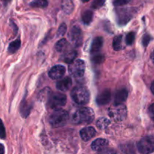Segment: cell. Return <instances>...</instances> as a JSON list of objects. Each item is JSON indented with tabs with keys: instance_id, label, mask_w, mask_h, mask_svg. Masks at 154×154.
I'll use <instances>...</instances> for the list:
<instances>
[{
	"instance_id": "cell-6",
	"label": "cell",
	"mask_w": 154,
	"mask_h": 154,
	"mask_svg": "<svg viewBox=\"0 0 154 154\" xmlns=\"http://www.w3.org/2000/svg\"><path fill=\"white\" fill-rule=\"evenodd\" d=\"M138 150L141 154H150L154 152V136L150 135L141 138L138 143Z\"/></svg>"
},
{
	"instance_id": "cell-7",
	"label": "cell",
	"mask_w": 154,
	"mask_h": 154,
	"mask_svg": "<svg viewBox=\"0 0 154 154\" xmlns=\"http://www.w3.org/2000/svg\"><path fill=\"white\" fill-rule=\"evenodd\" d=\"M69 71L75 78H81L85 72V63L81 60H76L70 63Z\"/></svg>"
},
{
	"instance_id": "cell-31",
	"label": "cell",
	"mask_w": 154,
	"mask_h": 154,
	"mask_svg": "<svg viewBox=\"0 0 154 154\" xmlns=\"http://www.w3.org/2000/svg\"><path fill=\"white\" fill-rule=\"evenodd\" d=\"M6 137V132H5V129L4 124H3L2 121L0 119V138L2 139H4Z\"/></svg>"
},
{
	"instance_id": "cell-37",
	"label": "cell",
	"mask_w": 154,
	"mask_h": 154,
	"mask_svg": "<svg viewBox=\"0 0 154 154\" xmlns=\"http://www.w3.org/2000/svg\"><path fill=\"white\" fill-rule=\"evenodd\" d=\"M151 91L153 93V94L154 95V81L152 83V85H151Z\"/></svg>"
},
{
	"instance_id": "cell-8",
	"label": "cell",
	"mask_w": 154,
	"mask_h": 154,
	"mask_svg": "<svg viewBox=\"0 0 154 154\" xmlns=\"http://www.w3.org/2000/svg\"><path fill=\"white\" fill-rule=\"evenodd\" d=\"M69 38L75 47L81 46L83 42V36L82 32L79 26H75L72 27L69 32Z\"/></svg>"
},
{
	"instance_id": "cell-5",
	"label": "cell",
	"mask_w": 154,
	"mask_h": 154,
	"mask_svg": "<svg viewBox=\"0 0 154 154\" xmlns=\"http://www.w3.org/2000/svg\"><path fill=\"white\" fill-rule=\"evenodd\" d=\"M127 110L123 105H114L108 109V116L116 122L123 121L126 118Z\"/></svg>"
},
{
	"instance_id": "cell-12",
	"label": "cell",
	"mask_w": 154,
	"mask_h": 154,
	"mask_svg": "<svg viewBox=\"0 0 154 154\" xmlns=\"http://www.w3.org/2000/svg\"><path fill=\"white\" fill-rule=\"evenodd\" d=\"M96 130H95L94 128L91 127V126L84 128V129H81V132H80L81 138H82L83 141H90L91 138H93V137L96 135Z\"/></svg>"
},
{
	"instance_id": "cell-1",
	"label": "cell",
	"mask_w": 154,
	"mask_h": 154,
	"mask_svg": "<svg viewBox=\"0 0 154 154\" xmlns=\"http://www.w3.org/2000/svg\"><path fill=\"white\" fill-rule=\"evenodd\" d=\"M95 118L93 109L90 108H82L77 110L73 115V122L77 124L91 123Z\"/></svg>"
},
{
	"instance_id": "cell-24",
	"label": "cell",
	"mask_w": 154,
	"mask_h": 154,
	"mask_svg": "<svg viewBox=\"0 0 154 154\" xmlns=\"http://www.w3.org/2000/svg\"><path fill=\"white\" fill-rule=\"evenodd\" d=\"M113 48L115 51H120L122 49V35H118L114 38L113 42Z\"/></svg>"
},
{
	"instance_id": "cell-15",
	"label": "cell",
	"mask_w": 154,
	"mask_h": 154,
	"mask_svg": "<svg viewBox=\"0 0 154 154\" xmlns=\"http://www.w3.org/2000/svg\"><path fill=\"white\" fill-rule=\"evenodd\" d=\"M108 141L104 138H98L95 140L91 144V147L93 150L96 151H101V150L105 149V147L108 146Z\"/></svg>"
},
{
	"instance_id": "cell-11",
	"label": "cell",
	"mask_w": 154,
	"mask_h": 154,
	"mask_svg": "<svg viewBox=\"0 0 154 154\" xmlns=\"http://www.w3.org/2000/svg\"><path fill=\"white\" fill-rule=\"evenodd\" d=\"M111 99V93L109 90H105L98 95L96 102L99 105H105L110 102Z\"/></svg>"
},
{
	"instance_id": "cell-33",
	"label": "cell",
	"mask_w": 154,
	"mask_h": 154,
	"mask_svg": "<svg viewBox=\"0 0 154 154\" xmlns=\"http://www.w3.org/2000/svg\"><path fill=\"white\" fill-rule=\"evenodd\" d=\"M150 40H151V37L150 36V35H144V37H143V39H142V43H143V45H144V47H147V45H148V44L150 43Z\"/></svg>"
},
{
	"instance_id": "cell-2",
	"label": "cell",
	"mask_w": 154,
	"mask_h": 154,
	"mask_svg": "<svg viewBox=\"0 0 154 154\" xmlns=\"http://www.w3.org/2000/svg\"><path fill=\"white\" fill-rule=\"evenodd\" d=\"M72 99L78 105H86L90 101V92L87 87L84 86H78L75 87L71 93Z\"/></svg>"
},
{
	"instance_id": "cell-17",
	"label": "cell",
	"mask_w": 154,
	"mask_h": 154,
	"mask_svg": "<svg viewBox=\"0 0 154 154\" xmlns=\"http://www.w3.org/2000/svg\"><path fill=\"white\" fill-rule=\"evenodd\" d=\"M102 45H103V38L102 37H96L92 44L91 50H90L91 54H96L99 52L102 48Z\"/></svg>"
},
{
	"instance_id": "cell-9",
	"label": "cell",
	"mask_w": 154,
	"mask_h": 154,
	"mask_svg": "<svg viewBox=\"0 0 154 154\" xmlns=\"http://www.w3.org/2000/svg\"><path fill=\"white\" fill-rule=\"evenodd\" d=\"M134 15V11L130 8L120 9L117 11V16L118 23L121 25L126 24Z\"/></svg>"
},
{
	"instance_id": "cell-30",
	"label": "cell",
	"mask_w": 154,
	"mask_h": 154,
	"mask_svg": "<svg viewBox=\"0 0 154 154\" xmlns=\"http://www.w3.org/2000/svg\"><path fill=\"white\" fill-rule=\"evenodd\" d=\"M66 29H67V26H66V23H62L60 26L59 27L58 31H57V35L59 36H63L66 33Z\"/></svg>"
},
{
	"instance_id": "cell-25",
	"label": "cell",
	"mask_w": 154,
	"mask_h": 154,
	"mask_svg": "<svg viewBox=\"0 0 154 154\" xmlns=\"http://www.w3.org/2000/svg\"><path fill=\"white\" fill-rule=\"evenodd\" d=\"M30 107L26 102H25V100H23V102H22V107H21V114L23 117H26L29 114L30 111Z\"/></svg>"
},
{
	"instance_id": "cell-34",
	"label": "cell",
	"mask_w": 154,
	"mask_h": 154,
	"mask_svg": "<svg viewBox=\"0 0 154 154\" xmlns=\"http://www.w3.org/2000/svg\"><path fill=\"white\" fill-rule=\"evenodd\" d=\"M99 154H118L115 150L111 149H104V150L99 151Z\"/></svg>"
},
{
	"instance_id": "cell-3",
	"label": "cell",
	"mask_w": 154,
	"mask_h": 154,
	"mask_svg": "<svg viewBox=\"0 0 154 154\" xmlns=\"http://www.w3.org/2000/svg\"><path fill=\"white\" fill-rule=\"evenodd\" d=\"M69 120V113L65 110H56L51 115L49 122L53 127H61L65 126Z\"/></svg>"
},
{
	"instance_id": "cell-36",
	"label": "cell",
	"mask_w": 154,
	"mask_h": 154,
	"mask_svg": "<svg viewBox=\"0 0 154 154\" xmlns=\"http://www.w3.org/2000/svg\"><path fill=\"white\" fill-rule=\"evenodd\" d=\"M0 154H5V147L2 144H0Z\"/></svg>"
},
{
	"instance_id": "cell-28",
	"label": "cell",
	"mask_w": 154,
	"mask_h": 154,
	"mask_svg": "<svg viewBox=\"0 0 154 154\" xmlns=\"http://www.w3.org/2000/svg\"><path fill=\"white\" fill-rule=\"evenodd\" d=\"M135 35L133 32H131L128 33L126 37V43L128 45H131L133 44L134 41H135Z\"/></svg>"
},
{
	"instance_id": "cell-16",
	"label": "cell",
	"mask_w": 154,
	"mask_h": 154,
	"mask_svg": "<svg viewBox=\"0 0 154 154\" xmlns=\"http://www.w3.org/2000/svg\"><path fill=\"white\" fill-rule=\"evenodd\" d=\"M128 97V91L126 89H122L117 92L114 96V105H121Z\"/></svg>"
},
{
	"instance_id": "cell-32",
	"label": "cell",
	"mask_w": 154,
	"mask_h": 154,
	"mask_svg": "<svg viewBox=\"0 0 154 154\" xmlns=\"http://www.w3.org/2000/svg\"><path fill=\"white\" fill-rule=\"evenodd\" d=\"M130 1L131 0H115V1H114V5L116 6V7L123 6L128 4Z\"/></svg>"
},
{
	"instance_id": "cell-20",
	"label": "cell",
	"mask_w": 154,
	"mask_h": 154,
	"mask_svg": "<svg viewBox=\"0 0 154 154\" xmlns=\"http://www.w3.org/2000/svg\"><path fill=\"white\" fill-rule=\"evenodd\" d=\"M82 21L84 22V24L86 25H88L90 24V23L92 22L93 20V13L92 11L90 10H87L82 14Z\"/></svg>"
},
{
	"instance_id": "cell-22",
	"label": "cell",
	"mask_w": 154,
	"mask_h": 154,
	"mask_svg": "<svg viewBox=\"0 0 154 154\" xmlns=\"http://www.w3.org/2000/svg\"><path fill=\"white\" fill-rule=\"evenodd\" d=\"M20 39H17V40L14 41L11 43L9 45L8 47V52L10 54H14L17 51H18L20 47Z\"/></svg>"
},
{
	"instance_id": "cell-10",
	"label": "cell",
	"mask_w": 154,
	"mask_h": 154,
	"mask_svg": "<svg viewBox=\"0 0 154 154\" xmlns=\"http://www.w3.org/2000/svg\"><path fill=\"white\" fill-rule=\"evenodd\" d=\"M66 72V69L64 66L57 65L54 66L49 72V77L53 80L60 79L64 75Z\"/></svg>"
},
{
	"instance_id": "cell-13",
	"label": "cell",
	"mask_w": 154,
	"mask_h": 154,
	"mask_svg": "<svg viewBox=\"0 0 154 154\" xmlns=\"http://www.w3.org/2000/svg\"><path fill=\"white\" fill-rule=\"evenodd\" d=\"M72 84V81L69 77H66L63 79L60 80L57 83V88L60 91H67L70 89Z\"/></svg>"
},
{
	"instance_id": "cell-14",
	"label": "cell",
	"mask_w": 154,
	"mask_h": 154,
	"mask_svg": "<svg viewBox=\"0 0 154 154\" xmlns=\"http://www.w3.org/2000/svg\"><path fill=\"white\" fill-rule=\"evenodd\" d=\"M77 57V51L72 49L69 47L67 50L63 52V61L67 63H72L75 61V59Z\"/></svg>"
},
{
	"instance_id": "cell-21",
	"label": "cell",
	"mask_w": 154,
	"mask_h": 154,
	"mask_svg": "<svg viewBox=\"0 0 154 154\" xmlns=\"http://www.w3.org/2000/svg\"><path fill=\"white\" fill-rule=\"evenodd\" d=\"M111 122L109 120H108L105 117H102V118H99V120L96 122V126L99 128V129H105L108 127L110 125Z\"/></svg>"
},
{
	"instance_id": "cell-4",
	"label": "cell",
	"mask_w": 154,
	"mask_h": 154,
	"mask_svg": "<svg viewBox=\"0 0 154 154\" xmlns=\"http://www.w3.org/2000/svg\"><path fill=\"white\" fill-rule=\"evenodd\" d=\"M66 96L61 93H51L48 99V106L54 110H59L66 104Z\"/></svg>"
},
{
	"instance_id": "cell-19",
	"label": "cell",
	"mask_w": 154,
	"mask_h": 154,
	"mask_svg": "<svg viewBox=\"0 0 154 154\" xmlns=\"http://www.w3.org/2000/svg\"><path fill=\"white\" fill-rule=\"evenodd\" d=\"M69 47L70 46H69V42H68L66 39L63 38L59 41V42L56 44L55 48H56V50H57L58 52L63 53L66 50H67Z\"/></svg>"
},
{
	"instance_id": "cell-39",
	"label": "cell",
	"mask_w": 154,
	"mask_h": 154,
	"mask_svg": "<svg viewBox=\"0 0 154 154\" xmlns=\"http://www.w3.org/2000/svg\"><path fill=\"white\" fill-rule=\"evenodd\" d=\"M90 1V0H81V2H89Z\"/></svg>"
},
{
	"instance_id": "cell-35",
	"label": "cell",
	"mask_w": 154,
	"mask_h": 154,
	"mask_svg": "<svg viewBox=\"0 0 154 154\" xmlns=\"http://www.w3.org/2000/svg\"><path fill=\"white\" fill-rule=\"evenodd\" d=\"M148 114L150 118L153 120H154V103L152 104V105L149 107Z\"/></svg>"
},
{
	"instance_id": "cell-26",
	"label": "cell",
	"mask_w": 154,
	"mask_h": 154,
	"mask_svg": "<svg viewBox=\"0 0 154 154\" xmlns=\"http://www.w3.org/2000/svg\"><path fill=\"white\" fill-rule=\"evenodd\" d=\"M122 150L126 154H135V150L132 144H129V145H124V147H122Z\"/></svg>"
},
{
	"instance_id": "cell-38",
	"label": "cell",
	"mask_w": 154,
	"mask_h": 154,
	"mask_svg": "<svg viewBox=\"0 0 154 154\" xmlns=\"http://www.w3.org/2000/svg\"><path fill=\"white\" fill-rule=\"evenodd\" d=\"M151 59H152V61H153V63H154V51H153V52L152 53V54H151Z\"/></svg>"
},
{
	"instance_id": "cell-23",
	"label": "cell",
	"mask_w": 154,
	"mask_h": 154,
	"mask_svg": "<svg viewBox=\"0 0 154 154\" xmlns=\"http://www.w3.org/2000/svg\"><path fill=\"white\" fill-rule=\"evenodd\" d=\"M48 0H34L30 3V6L32 8H44L48 6Z\"/></svg>"
},
{
	"instance_id": "cell-29",
	"label": "cell",
	"mask_w": 154,
	"mask_h": 154,
	"mask_svg": "<svg viewBox=\"0 0 154 154\" xmlns=\"http://www.w3.org/2000/svg\"><path fill=\"white\" fill-rule=\"evenodd\" d=\"M105 2H106V0H94L93 4H92V8L94 9L100 8L105 5Z\"/></svg>"
},
{
	"instance_id": "cell-18",
	"label": "cell",
	"mask_w": 154,
	"mask_h": 154,
	"mask_svg": "<svg viewBox=\"0 0 154 154\" xmlns=\"http://www.w3.org/2000/svg\"><path fill=\"white\" fill-rule=\"evenodd\" d=\"M62 9L66 14H69L74 10V3L72 0H63L61 4Z\"/></svg>"
},
{
	"instance_id": "cell-27",
	"label": "cell",
	"mask_w": 154,
	"mask_h": 154,
	"mask_svg": "<svg viewBox=\"0 0 154 154\" xmlns=\"http://www.w3.org/2000/svg\"><path fill=\"white\" fill-rule=\"evenodd\" d=\"M104 60H105V57L103 55L97 54H95V56L92 58V60L95 64H100L104 61Z\"/></svg>"
}]
</instances>
